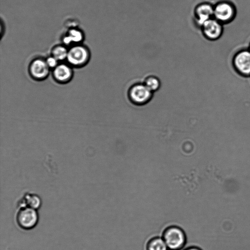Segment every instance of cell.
<instances>
[{
  "label": "cell",
  "instance_id": "1",
  "mask_svg": "<svg viewBox=\"0 0 250 250\" xmlns=\"http://www.w3.org/2000/svg\"><path fill=\"white\" fill-rule=\"evenodd\" d=\"M162 237L168 250H182L185 247L187 237L184 230L177 225H170L163 230Z\"/></svg>",
  "mask_w": 250,
  "mask_h": 250
},
{
  "label": "cell",
  "instance_id": "2",
  "mask_svg": "<svg viewBox=\"0 0 250 250\" xmlns=\"http://www.w3.org/2000/svg\"><path fill=\"white\" fill-rule=\"evenodd\" d=\"M16 222L21 229L29 230L34 229L38 224V210L29 207L19 208L16 214Z\"/></svg>",
  "mask_w": 250,
  "mask_h": 250
},
{
  "label": "cell",
  "instance_id": "3",
  "mask_svg": "<svg viewBox=\"0 0 250 250\" xmlns=\"http://www.w3.org/2000/svg\"><path fill=\"white\" fill-rule=\"evenodd\" d=\"M236 14V7L230 1H220L213 5V18L224 25L232 22Z\"/></svg>",
  "mask_w": 250,
  "mask_h": 250
},
{
  "label": "cell",
  "instance_id": "4",
  "mask_svg": "<svg viewBox=\"0 0 250 250\" xmlns=\"http://www.w3.org/2000/svg\"><path fill=\"white\" fill-rule=\"evenodd\" d=\"M231 64L234 71L243 77H250V50L248 48L238 50L233 55Z\"/></svg>",
  "mask_w": 250,
  "mask_h": 250
},
{
  "label": "cell",
  "instance_id": "5",
  "mask_svg": "<svg viewBox=\"0 0 250 250\" xmlns=\"http://www.w3.org/2000/svg\"><path fill=\"white\" fill-rule=\"evenodd\" d=\"M152 95L153 92L143 83L133 84L127 92L129 101L132 104L138 105L147 104L151 99Z\"/></svg>",
  "mask_w": 250,
  "mask_h": 250
},
{
  "label": "cell",
  "instance_id": "6",
  "mask_svg": "<svg viewBox=\"0 0 250 250\" xmlns=\"http://www.w3.org/2000/svg\"><path fill=\"white\" fill-rule=\"evenodd\" d=\"M90 59L89 50L84 46L78 44L68 49L66 60L70 65L81 67L86 64Z\"/></svg>",
  "mask_w": 250,
  "mask_h": 250
},
{
  "label": "cell",
  "instance_id": "7",
  "mask_svg": "<svg viewBox=\"0 0 250 250\" xmlns=\"http://www.w3.org/2000/svg\"><path fill=\"white\" fill-rule=\"evenodd\" d=\"M202 33L207 40L215 41L219 39L224 32V24L212 18L200 27Z\"/></svg>",
  "mask_w": 250,
  "mask_h": 250
},
{
  "label": "cell",
  "instance_id": "8",
  "mask_svg": "<svg viewBox=\"0 0 250 250\" xmlns=\"http://www.w3.org/2000/svg\"><path fill=\"white\" fill-rule=\"evenodd\" d=\"M194 22L199 27L207 21L213 18V5L207 2L197 5L193 12Z\"/></svg>",
  "mask_w": 250,
  "mask_h": 250
},
{
  "label": "cell",
  "instance_id": "9",
  "mask_svg": "<svg viewBox=\"0 0 250 250\" xmlns=\"http://www.w3.org/2000/svg\"><path fill=\"white\" fill-rule=\"evenodd\" d=\"M50 68L46 61L42 59H36L33 61L29 66V72L35 79L42 80L46 78L49 73Z\"/></svg>",
  "mask_w": 250,
  "mask_h": 250
},
{
  "label": "cell",
  "instance_id": "10",
  "mask_svg": "<svg viewBox=\"0 0 250 250\" xmlns=\"http://www.w3.org/2000/svg\"><path fill=\"white\" fill-rule=\"evenodd\" d=\"M53 75L55 80L57 82L65 83L71 79L73 71L69 65L61 63L54 68Z\"/></svg>",
  "mask_w": 250,
  "mask_h": 250
},
{
  "label": "cell",
  "instance_id": "11",
  "mask_svg": "<svg viewBox=\"0 0 250 250\" xmlns=\"http://www.w3.org/2000/svg\"><path fill=\"white\" fill-rule=\"evenodd\" d=\"M42 202L40 197L36 194L26 193L18 202L19 208L29 207L38 210L42 206Z\"/></svg>",
  "mask_w": 250,
  "mask_h": 250
},
{
  "label": "cell",
  "instance_id": "12",
  "mask_svg": "<svg viewBox=\"0 0 250 250\" xmlns=\"http://www.w3.org/2000/svg\"><path fill=\"white\" fill-rule=\"evenodd\" d=\"M83 39L81 31L76 29H70L63 38V42L65 45L80 44Z\"/></svg>",
  "mask_w": 250,
  "mask_h": 250
},
{
  "label": "cell",
  "instance_id": "13",
  "mask_svg": "<svg viewBox=\"0 0 250 250\" xmlns=\"http://www.w3.org/2000/svg\"><path fill=\"white\" fill-rule=\"evenodd\" d=\"M146 250H168L163 238L160 236H154L147 242Z\"/></svg>",
  "mask_w": 250,
  "mask_h": 250
},
{
  "label": "cell",
  "instance_id": "14",
  "mask_svg": "<svg viewBox=\"0 0 250 250\" xmlns=\"http://www.w3.org/2000/svg\"><path fill=\"white\" fill-rule=\"evenodd\" d=\"M143 83L153 93L158 90L161 83L159 78L155 75H149L145 78Z\"/></svg>",
  "mask_w": 250,
  "mask_h": 250
},
{
  "label": "cell",
  "instance_id": "15",
  "mask_svg": "<svg viewBox=\"0 0 250 250\" xmlns=\"http://www.w3.org/2000/svg\"><path fill=\"white\" fill-rule=\"evenodd\" d=\"M68 49L64 46L59 45L52 50V56L59 61L66 60Z\"/></svg>",
  "mask_w": 250,
  "mask_h": 250
},
{
  "label": "cell",
  "instance_id": "16",
  "mask_svg": "<svg viewBox=\"0 0 250 250\" xmlns=\"http://www.w3.org/2000/svg\"><path fill=\"white\" fill-rule=\"evenodd\" d=\"M45 61L50 68L54 69L59 64V61L53 56L48 57Z\"/></svg>",
  "mask_w": 250,
  "mask_h": 250
},
{
  "label": "cell",
  "instance_id": "17",
  "mask_svg": "<svg viewBox=\"0 0 250 250\" xmlns=\"http://www.w3.org/2000/svg\"><path fill=\"white\" fill-rule=\"evenodd\" d=\"M182 250H202L198 247L195 246H190L186 248H184V249H183Z\"/></svg>",
  "mask_w": 250,
  "mask_h": 250
},
{
  "label": "cell",
  "instance_id": "18",
  "mask_svg": "<svg viewBox=\"0 0 250 250\" xmlns=\"http://www.w3.org/2000/svg\"><path fill=\"white\" fill-rule=\"evenodd\" d=\"M248 48H249V50H250V43H249V45Z\"/></svg>",
  "mask_w": 250,
  "mask_h": 250
}]
</instances>
